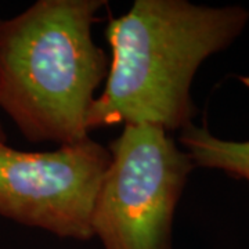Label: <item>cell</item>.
<instances>
[{
    "mask_svg": "<svg viewBox=\"0 0 249 249\" xmlns=\"http://www.w3.org/2000/svg\"><path fill=\"white\" fill-rule=\"evenodd\" d=\"M248 22L242 6L136 0L106 29L112 57L104 90L88 114L89 133L116 124H155L166 132L193 124L196 72L230 47Z\"/></svg>",
    "mask_w": 249,
    "mask_h": 249,
    "instance_id": "obj_1",
    "label": "cell"
},
{
    "mask_svg": "<svg viewBox=\"0 0 249 249\" xmlns=\"http://www.w3.org/2000/svg\"><path fill=\"white\" fill-rule=\"evenodd\" d=\"M104 0H39L0 21V108L29 142L89 137L109 61L93 39Z\"/></svg>",
    "mask_w": 249,
    "mask_h": 249,
    "instance_id": "obj_2",
    "label": "cell"
},
{
    "mask_svg": "<svg viewBox=\"0 0 249 249\" xmlns=\"http://www.w3.org/2000/svg\"><path fill=\"white\" fill-rule=\"evenodd\" d=\"M91 214L104 249H172L178 201L196 165L163 127L124 124Z\"/></svg>",
    "mask_w": 249,
    "mask_h": 249,
    "instance_id": "obj_3",
    "label": "cell"
},
{
    "mask_svg": "<svg viewBox=\"0 0 249 249\" xmlns=\"http://www.w3.org/2000/svg\"><path fill=\"white\" fill-rule=\"evenodd\" d=\"M109 158L90 136L47 152L0 140V216L60 238H94L91 214Z\"/></svg>",
    "mask_w": 249,
    "mask_h": 249,
    "instance_id": "obj_4",
    "label": "cell"
},
{
    "mask_svg": "<svg viewBox=\"0 0 249 249\" xmlns=\"http://www.w3.org/2000/svg\"><path fill=\"white\" fill-rule=\"evenodd\" d=\"M180 132V144L196 166L222 170L249 186V140H226L194 124Z\"/></svg>",
    "mask_w": 249,
    "mask_h": 249,
    "instance_id": "obj_5",
    "label": "cell"
},
{
    "mask_svg": "<svg viewBox=\"0 0 249 249\" xmlns=\"http://www.w3.org/2000/svg\"><path fill=\"white\" fill-rule=\"evenodd\" d=\"M0 140H3V142H6V134H4V130H3V127H1V124H0Z\"/></svg>",
    "mask_w": 249,
    "mask_h": 249,
    "instance_id": "obj_6",
    "label": "cell"
}]
</instances>
